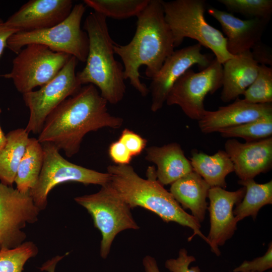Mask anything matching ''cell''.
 I'll return each instance as SVG.
<instances>
[{
	"label": "cell",
	"mask_w": 272,
	"mask_h": 272,
	"mask_svg": "<svg viewBox=\"0 0 272 272\" xmlns=\"http://www.w3.org/2000/svg\"><path fill=\"white\" fill-rule=\"evenodd\" d=\"M107 102L92 84L82 87L46 118L38 141L54 145L67 157L78 153L85 135L103 127L118 128L123 120L108 111Z\"/></svg>",
	"instance_id": "cell-1"
},
{
	"label": "cell",
	"mask_w": 272,
	"mask_h": 272,
	"mask_svg": "<svg viewBox=\"0 0 272 272\" xmlns=\"http://www.w3.org/2000/svg\"><path fill=\"white\" fill-rule=\"evenodd\" d=\"M162 0H150L137 17L135 32L126 45L114 42L115 54L123 64L124 77L142 96L150 92L140 79L139 69L146 66V76L152 79L159 72L166 59L175 48L171 31L167 23Z\"/></svg>",
	"instance_id": "cell-2"
},
{
	"label": "cell",
	"mask_w": 272,
	"mask_h": 272,
	"mask_svg": "<svg viewBox=\"0 0 272 272\" xmlns=\"http://www.w3.org/2000/svg\"><path fill=\"white\" fill-rule=\"evenodd\" d=\"M110 184L131 209L141 207L157 215L165 222H173L191 229L195 235L208 243L200 231V223L186 213L157 179L156 170L149 167L148 178L141 177L129 165H112L107 168Z\"/></svg>",
	"instance_id": "cell-3"
},
{
	"label": "cell",
	"mask_w": 272,
	"mask_h": 272,
	"mask_svg": "<svg viewBox=\"0 0 272 272\" xmlns=\"http://www.w3.org/2000/svg\"><path fill=\"white\" fill-rule=\"evenodd\" d=\"M106 18L95 12L86 18L84 29L89 38L86 65L76 73L81 85L92 84L100 90L107 103L116 104L126 91L123 65L114 57V42L108 30Z\"/></svg>",
	"instance_id": "cell-4"
},
{
	"label": "cell",
	"mask_w": 272,
	"mask_h": 272,
	"mask_svg": "<svg viewBox=\"0 0 272 272\" xmlns=\"http://www.w3.org/2000/svg\"><path fill=\"white\" fill-rule=\"evenodd\" d=\"M162 3L175 47L180 45L184 38H189L212 50L222 64L235 57L227 50L226 38L207 22L205 0L162 1Z\"/></svg>",
	"instance_id": "cell-5"
},
{
	"label": "cell",
	"mask_w": 272,
	"mask_h": 272,
	"mask_svg": "<svg viewBox=\"0 0 272 272\" xmlns=\"http://www.w3.org/2000/svg\"><path fill=\"white\" fill-rule=\"evenodd\" d=\"M86 6L75 5L69 16L61 23L47 29L17 32L8 39L7 47L17 54L27 45L39 44L54 52L67 54L85 62L89 50V38L81 28Z\"/></svg>",
	"instance_id": "cell-6"
},
{
	"label": "cell",
	"mask_w": 272,
	"mask_h": 272,
	"mask_svg": "<svg viewBox=\"0 0 272 272\" xmlns=\"http://www.w3.org/2000/svg\"><path fill=\"white\" fill-rule=\"evenodd\" d=\"M91 216L94 226L101 233L100 254L108 256L116 236L127 229L140 228L131 213V208L108 183L97 192L75 198Z\"/></svg>",
	"instance_id": "cell-7"
},
{
	"label": "cell",
	"mask_w": 272,
	"mask_h": 272,
	"mask_svg": "<svg viewBox=\"0 0 272 272\" xmlns=\"http://www.w3.org/2000/svg\"><path fill=\"white\" fill-rule=\"evenodd\" d=\"M43 163L38 179L29 193L40 211L45 209L49 192L56 185L66 182L102 186L110 182L107 173L100 172L71 163L64 159L59 150L49 143L42 144Z\"/></svg>",
	"instance_id": "cell-8"
},
{
	"label": "cell",
	"mask_w": 272,
	"mask_h": 272,
	"mask_svg": "<svg viewBox=\"0 0 272 272\" xmlns=\"http://www.w3.org/2000/svg\"><path fill=\"white\" fill-rule=\"evenodd\" d=\"M71 56L42 44H30L14 58L11 72L0 76L11 79L17 90L23 94L50 81Z\"/></svg>",
	"instance_id": "cell-9"
},
{
	"label": "cell",
	"mask_w": 272,
	"mask_h": 272,
	"mask_svg": "<svg viewBox=\"0 0 272 272\" xmlns=\"http://www.w3.org/2000/svg\"><path fill=\"white\" fill-rule=\"evenodd\" d=\"M78 60L72 56L66 64L50 81L37 91L23 95L29 110V118L25 128L28 132L39 134L48 115L62 101L82 87L76 73Z\"/></svg>",
	"instance_id": "cell-10"
},
{
	"label": "cell",
	"mask_w": 272,
	"mask_h": 272,
	"mask_svg": "<svg viewBox=\"0 0 272 272\" xmlns=\"http://www.w3.org/2000/svg\"><path fill=\"white\" fill-rule=\"evenodd\" d=\"M222 73L223 65L216 58L199 72L188 69L173 85L166 104L177 105L189 118L199 120L206 111L203 104L206 96L222 87Z\"/></svg>",
	"instance_id": "cell-11"
},
{
	"label": "cell",
	"mask_w": 272,
	"mask_h": 272,
	"mask_svg": "<svg viewBox=\"0 0 272 272\" xmlns=\"http://www.w3.org/2000/svg\"><path fill=\"white\" fill-rule=\"evenodd\" d=\"M40 211L29 192L22 193L0 182V250L24 243L26 234L22 230L38 220Z\"/></svg>",
	"instance_id": "cell-12"
},
{
	"label": "cell",
	"mask_w": 272,
	"mask_h": 272,
	"mask_svg": "<svg viewBox=\"0 0 272 272\" xmlns=\"http://www.w3.org/2000/svg\"><path fill=\"white\" fill-rule=\"evenodd\" d=\"M201 46L197 43L174 50L166 59L149 88L153 112L162 108L173 85L187 70L195 64L204 69L210 64L212 59L201 52Z\"/></svg>",
	"instance_id": "cell-13"
},
{
	"label": "cell",
	"mask_w": 272,
	"mask_h": 272,
	"mask_svg": "<svg viewBox=\"0 0 272 272\" xmlns=\"http://www.w3.org/2000/svg\"><path fill=\"white\" fill-rule=\"evenodd\" d=\"M245 193L244 187L234 191L219 187L209 189L210 229L207 238L212 251L217 256L221 254L219 246L223 245L237 229L233 208L242 200Z\"/></svg>",
	"instance_id": "cell-14"
},
{
	"label": "cell",
	"mask_w": 272,
	"mask_h": 272,
	"mask_svg": "<svg viewBox=\"0 0 272 272\" xmlns=\"http://www.w3.org/2000/svg\"><path fill=\"white\" fill-rule=\"evenodd\" d=\"M71 0H30L5 22L17 32L52 27L65 20L71 13Z\"/></svg>",
	"instance_id": "cell-15"
},
{
	"label": "cell",
	"mask_w": 272,
	"mask_h": 272,
	"mask_svg": "<svg viewBox=\"0 0 272 272\" xmlns=\"http://www.w3.org/2000/svg\"><path fill=\"white\" fill-rule=\"evenodd\" d=\"M225 151L240 180L254 179L271 168V137L244 143L236 139L228 140L225 144Z\"/></svg>",
	"instance_id": "cell-16"
},
{
	"label": "cell",
	"mask_w": 272,
	"mask_h": 272,
	"mask_svg": "<svg viewBox=\"0 0 272 272\" xmlns=\"http://www.w3.org/2000/svg\"><path fill=\"white\" fill-rule=\"evenodd\" d=\"M209 15L220 24L227 37V48L233 55L251 50L261 41L270 18L241 20L232 14L212 7L208 8Z\"/></svg>",
	"instance_id": "cell-17"
},
{
	"label": "cell",
	"mask_w": 272,
	"mask_h": 272,
	"mask_svg": "<svg viewBox=\"0 0 272 272\" xmlns=\"http://www.w3.org/2000/svg\"><path fill=\"white\" fill-rule=\"evenodd\" d=\"M272 114V104H251L237 99L233 103L215 111L206 110L198 120L202 132L210 133L235 126Z\"/></svg>",
	"instance_id": "cell-18"
},
{
	"label": "cell",
	"mask_w": 272,
	"mask_h": 272,
	"mask_svg": "<svg viewBox=\"0 0 272 272\" xmlns=\"http://www.w3.org/2000/svg\"><path fill=\"white\" fill-rule=\"evenodd\" d=\"M221 99L224 102L243 95L255 79L259 64L253 58L251 50L226 61L223 64Z\"/></svg>",
	"instance_id": "cell-19"
},
{
	"label": "cell",
	"mask_w": 272,
	"mask_h": 272,
	"mask_svg": "<svg viewBox=\"0 0 272 272\" xmlns=\"http://www.w3.org/2000/svg\"><path fill=\"white\" fill-rule=\"evenodd\" d=\"M146 159L156 165L157 179L162 185L171 184L193 171L190 161L176 143L148 148Z\"/></svg>",
	"instance_id": "cell-20"
},
{
	"label": "cell",
	"mask_w": 272,
	"mask_h": 272,
	"mask_svg": "<svg viewBox=\"0 0 272 272\" xmlns=\"http://www.w3.org/2000/svg\"><path fill=\"white\" fill-rule=\"evenodd\" d=\"M211 186L197 173L192 171L171 184L170 192L181 204L189 209L192 216L200 223L208 208L206 199Z\"/></svg>",
	"instance_id": "cell-21"
},
{
	"label": "cell",
	"mask_w": 272,
	"mask_h": 272,
	"mask_svg": "<svg viewBox=\"0 0 272 272\" xmlns=\"http://www.w3.org/2000/svg\"><path fill=\"white\" fill-rule=\"evenodd\" d=\"M190 161L193 171L211 187H226V176L234 172L233 163L225 151L219 150L212 155L193 151Z\"/></svg>",
	"instance_id": "cell-22"
},
{
	"label": "cell",
	"mask_w": 272,
	"mask_h": 272,
	"mask_svg": "<svg viewBox=\"0 0 272 272\" xmlns=\"http://www.w3.org/2000/svg\"><path fill=\"white\" fill-rule=\"evenodd\" d=\"M6 136V144L0 150V182L13 186L29 139V133L20 128L10 131Z\"/></svg>",
	"instance_id": "cell-23"
},
{
	"label": "cell",
	"mask_w": 272,
	"mask_h": 272,
	"mask_svg": "<svg viewBox=\"0 0 272 272\" xmlns=\"http://www.w3.org/2000/svg\"><path fill=\"white\" fill-rule=\"evenodd\" d=\"M43 163L42 144L37 139L29 138L20 162L14 183L16 189L26 193L36 184Z\"/></svg>",
	"instance_id": "cell-24"
},
{
	"label": "cell",
	"mask_w": 272,
	"mask_h": 272,
	"mask_svg": "<svg viewBox=\"0 0 272 272\" xmlns=\"http://www.w3.org/2000/svg\"><path fill=\"white\" fill-rule=\"evenodd\" d=\"M238 183L245 189L244 196L233 210L238 223L251 216L255 219L259 210L263 206L272 203V181L263 184L257 183L254 179L239 180Z\"/></svg>",
	"instance_id": "cell-25"
},
{
	"label": "cell",
	"mask_w": 272,
	"mask_h": 272,
	"mask_svg": "<svg viewBox=\"0 0 272 272\" xmlns=\"http://www.w3.org/2000/svg\"><path fill=\"white\" fill-rule=\"evenodd\" d=\"M150 0H84V4L94 12L115 19L136 16L146 8Z\"/></svg>",
	"instance_id": "cell-26"
},
{
	"label": "cell",
	"mask_w": 272,
	"mask_h": 272,
	"mask_svg": "<svg viewBox=\"0 0 272 272\" xmlns=\"http://www.w3.org/2000/svg\"><path fill=\"white\" fill-rule=\"evenodd\" d=\"M224 138H240L246 142L259 141L271 137L272 114L235 126L220 129Z\"/></svg>",
	"instance_id": "cell-27"
},
{
	"label": "cell",
	"mask_w": 272,
	"mask_h": 272,
	"mask_svg": "<svg viewBox=\"0 0 272 272\" xmlns=\"http://www.w3.org/2000/svg\"><path fill=\"white\" fill-rule=\"evenodd\" d=\"M38 252L37 246L31 241L12 249L0 250V272H22L26 262Z\"/></svg>",
	"instance_id": "cell-28"
},
{
	"label": "cell",
	"mask_w": 272,
	"mask_h": 272,
	"mask_svg": "<svg viewBox=\"0 0 272 272\" xmlns=\"http://www.w3.org/2000/svg\"><path fill=\"white\" fill-rule=\"evenodd\" d=\"M243 95V100L251 104L272 103V68L259 64L258 74Z\"/></svg>",
	"instance_id": "cell-29"
},
{
	"label": "cell",
	"mask_w": 272,
	"mask_h": 272,
	"mask_svg": "<svg viewBox=\"0 0 272 272\" xmlns=\"http://www.w3.org/2000/svg\"><path fill=\"white\" fill-rule=\"evenodd\" d=\"M230 12L252 18H271V0H218Z\"/></svg>",
	"instance_id": "cell-30"
},
{
	"label": "cell",
	"mask_w": 272,
	"mask_h": 272,
	"mask_svg": "<svg viewBox=\"0 0 272 272\" xmlns=\"http://www.w3.org/2000/svg\"><path fill=\"white\" fill-rule=\"evenodd\" d=\"M272 268V244L270 243L266 253L251 261L245 260L234 268L233 272H263Z\"/></svg>",
	"instance_id": "cell-31"
},
{
	"label": "cell",
	"mask_w": 272,
	"mask_h": 272,
	"mask_svg": "<svg viewBox=\"0 0 272 272\" xmlns=\"http://www.w3.org/2000/svg\"><path fill=\"white\" fill-rule=\"evenodd\" d=\"M193 256L188 255L187 250L181 249L177 258L169 259L165 261V266L170 272H200L198 266L189 267L191 262H194Z\"/></svg>",
	"instance_id": "cell-32"
},
{
	"label": "cell",
	"mask_w": 272,
	"mask_h": 272,
	"mask_svg": "<svg viewBox=\"0 0 272 272\" xmlns=\"http://www.w3.org/2000/svg\"><path fill=\"white\" fill-rule=\"evenodd\" d=\"M118 140L123 144L132 157L141 154L147 143L140 135L127 128L122 131Z\"/></svg>",
	"instance_id": "cell-33"
},
{
	"label": "cell",
	"mask_w": 272,
	"mask_h": 272,
	"mask_svg": "<svg viewBox=\"0 0 272 272\" xmlns=\"http://www.w3.org/2000/svg\"><path fill=\"white\" fill-rule=\"evenodd\" d=\"M108 154L112 161L116 165H128L132 158L123 144L119 140L110 144Z\"/></svg>",
	"instance_id": "cell-34"
},
{
	"label": "cell",
	"mask_w": 272,
	"mask_h": 272,
	"mask_svg": "<svg viewBox=\"0 0 272 272\" xmlns=\"http://www.w3.org/2000/svg\"><path fill=\"white\" fill-rule=\"evenodd\" d=\"M253 58L259 64L272 65L271 51L261 41L256 43L251 49Z\"/></svg>",
	"instance_id": "cell-35"
},
{
	"label": "cell",
	"mask_w": 272,
	"mask_h": 272,
	"mask_svg": "<svg viewBox=\"0 0 272 272\" xmlns=\"http://www.w3.org/2000/svg\"><path fill=\"white\" fill-rule=\"evenodd\" d=\"M17 31L6 26L5 21L0 18V58L5 47H7V42L9 38Z\"/></svg>",
	"instance_id": "cell-36"
},
{
	"label": "cell",
	"mask_w": 272,
	"mask_h": 272,
	"mask_svg": "<svg viewBox=\"0 0 272 272\" xmlns=\"http://www.w3.org/2000/svg\"><path fill=\"white\" fill-rule=\"evenodd\" d=\"M143 264L145 272H160L156 259L150 255L144 257Z\"/></svg>",
	"instance_id": "cell-37"
},
{
	"label": "cell",
	"mask_w": 272,
	"mask_h": 272,
	"mask_svg": "<svg viewBox=\"0 0 272 272\" xmlns=\"http://www.w3.org/2000/svg\"><path fill=\"white\" fill-rule=\"evenodd\" d=\"M63 257V256H57L51 260L47 261L41 266L40 269L48 272H55V268L57 263L62 259Z\"/></svg>",
	"instance_id": "cell-38"
},
{
	"label": "cell",
	"mask_w": 272,
	"mask_h": 272,
	"mask_svg": "<svg viewBox=\"0 0 272 272\" xmlns=\"http://www.w3.org/2000/svg\"><path fill=\"white\" fill-rule=\"evenodd\" d=\"M2 112V109L0 108V114ZM6 142V136L4 133L0 125V150L4 147Z\"/></svg>",
	"instance_id": "cell-39"
},
{
	"label": "cell",
	"mask_w": 272,
	"mask_h": 272,
	"mask_svg": "<svg viewBox=\"0 0 272 272\" xmlns=\"http://www.w3.org/2000/svg\"><path fill=\"white\" fill-rule=\"evenodd\" d=\"M246 272H253V271H246Z\"/></svg>",
	"instance_id": "cell-40"
},
{
	"label": "cell",
	"mask_w": 272,
	"mask_h": 272,
	"mask_svg": "<svg viewBox=\"0 0 272 272\" xmlns=\"http://www.w3.org/2000/svg\"><path fill=\"white\" fill-rule=\"evenodd\" d=\"M271 272V271H270Z\"/></svg>",
	"instance_id": "cell-41"
}]
</instances>
